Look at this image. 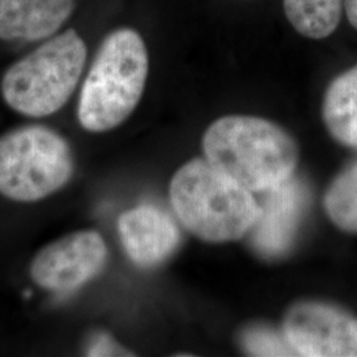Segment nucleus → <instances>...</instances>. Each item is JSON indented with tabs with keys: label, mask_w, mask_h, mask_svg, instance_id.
I'll use <instances>...</instances> for the list:
<instances>
[{
	"label": "nucleus",
	"mask_w": 357,
	"mask_h": 357,
	"mask_svg": "<svg viewBox=\"0 0 357 357\" xmlns=\"http://www.w3.org/2000/svg\"><path fill=\"white\" fill-rule=\"evenodd\" d=\"M206 160L253 193L268 191L293 176L298 147L274 122L249 115L217 119L203 139Z\"/></svg>",
	"instance_id": "f257e3e1"
},
{
	"label": "nucleus",
	"mask_w": 357,
	"mask_h": 357,
	"mask_svg": "<svg viewBox=\"0 0 357 357\" xmlns=\"http://www.w3.org/2000/svg\"><path fill=\"white\" fill-rule=\"evenodd\" d=\"M169 199L183 225L208 243L241 238L259 216L253 192L202 159L184 165L175 174Z\"/></svg>",
	"instance_id": "7ed1b4c3"
},
{
	"label": "nucleus",
	"mask_w": 357,
	"mask_h": 357,
	"mask_svg": "<svg viewBox=\"0 0 357 357\" xmlns=\"http://www.w3.org/2000/svg\"><path fill=\"white\" fill-rule=\"evenodd\" d=\"M107 259L100 233L81 230L43 248L31 264L32 280L53 293H70L97 277Z\"/></svg>",
	"instance_id": "0eeeda50"
},
{
	"label": "nucleus",
	"mask_w": 357,
	"mask_h": 357,
	"mask_svg": "<svg viewBox=\"0 0 357 357\" xmlns=\"http://www.w3.org/2000/svg\"><path fill=\"white\" fill-rule=\"evenodd\" d=\"M344 11L349 24L357 31V0H344Z\"/></svg>",
	"instance_id": "dca6fc26"
},
{
	"label": "nucleus",
	"mask_w": 357,
	"mask_h": 357,
	"mask_svg": "<svg viewBox=\"0 0 357 357\" xmlns=\"http://www.w3.org/2000/svg\"><path fill=\"white\" fill-rule=\"evenodd\" d=\"M75 0H0V38L36 41L57 32Z\"/></svg>",
	"instance_id": "9d476101"
},
{
	"label": "nucleus",
	"mask_w": 357,
	"mask_h": 357,
	"mask_svg": "<svg viewBox=\"0 0 357 357\" xmlns=\"http://www.w3.org/2000/svg\"><path fill=\"white\" fill-rule=\"evenodd\" d=\"M88 50L75 29L50 38L8 68L1 94L15 112L43 118L59 112L76 89Z\"/></svg>",
	"instance_id": "20e7f679"
},
{
	"label": "nucleus",
	"mask_w": 357,
	"mask_h": 357,
	"mask_svg": "<svg viewBox=\"0 0 357 357\" xmlns=\"http://www.w3.org/2000/svg\"><path fill=\"white\" fill-rule=\"evenodd\" d=\"M259 216L250 229L255 250L264 257H278L291 246L306 212L310 192L299 178H291L261 193Z\"/></svg>",
	"instance_id": "6e6552de"
},
{
	"label": "nucleus",
	"mask_w": 357,
	"mask_h": 357,
	"mask_svg": "<svg viewBox=\"0 0 357 357\" xmlns=\"http://www.w3.org/2000/svg\"><path fill=\"white\" fill-rule=\"evenodd\" d=\"M283 332L298 356L357 357V318L331 303L295 305Z\"/></svg>",
	"instance_id": "423d86ee"
},
{
	"label": "nucleus",
	"mask_w": 357,
	"mask_h": 357,
	"mask_svg": "<svg viewBox=\"0 0 357 357\" xmlns=\"http://www.w3.org/2000/svg\"><path fill=\"white\" fill-rule=\"evenodd\" d=\"M243 349L252 356H298L284 332L257 326L243 332Z\"/></svg>",
	"instance_id": "4468645a"
},
{
	"label": "nucleus",
	"mask_w": 357,
	"mask_h": 357,
	"mask_svg": "<svg viewBox=\"0 0 357 357\" xmlns=\"http://www.w3.org/2000/svg\"><path fill=\"white\" fill-rule=\"evenodd\" d=\"M324 209L339 229L357 233V160L333 178L324 196Z\"/></svg>",
	"instance_id": "ddd939ff"
},
{
	"label": "nucleus",
	"mask_w": 357,
	"mask_h": 357,
	"mask_svg": "<svg viewBox=\"0 0 357 357\" xmlns=\"http://www.w3.org/2000/svg\"><path fill=\"white\" fill-rule=\"evenodd\" d=\"M85 352V355L90 357L132 356V354L118 344L110 335L103 332L96 333L90 337Z\"/></svg>",
	"instance_id": "2eb2a0df"
},
{
	"label": "nucleus",
	"mask_w": 357,
	"mask_h": 357,
	"mask_svg": "<svg viewBox=\"0 0 357 357\" xmlns=\"http://www.w3.org/2000/svg\"><path fill=\"white\" fill-rule=\"evenodd\" d=\"M321 115L330 135L349 149H357V64L330 82Z\"/></svg>",
	"instance_id": "9b49d317"
},
{
	"label": "nucleus",
	"mask_w": 357,
	"mask_h": 357,
	"mask_svg": "<svg viewBox=\"0 0 357 357\" xmlns=\"http://www.w3.org/2000/svg\"><path fill=\"white\" fill-rule=\"evenodd\" d=\"M75 171L69 143L44 126L15 128L0 137V195L33 203L60 191Z\"/></svg>",
	"instance_id": "39448f33"
},
{
	"label": "nucleus",
	"mask_w": 357,
	"mask_h": 357,
	"mask_svg": "<svg viewBox=\"0 0 357 357\" xmlns=\"http://www.w3.org/2000/svg\"><path fill=\"white\" fill-rule=\"evenodd\" d=\"M121 241L128 257L139 266H153L178 248L180 233L175 221L153 205H141L118 220Z\"/></svg>",
	"instance_id": "1a4fd4ad"
},
{
	"label": "nucleus",
	"mask_w": 357,
	"mask_h": 357,
	"mask_svg": "<svg viewBox=\"0 0 357 357\" xmlns=\"http://www.w3.org/2000/svg\"><path fill=\"white\" fill-rule=\"evenodd\" d=\"M147 76L149 53L139 32L125 26L109 33L81 90L79 125L90 132L118 128L141 101Z\"/></svg>",
	"instance_id": "f03ea898"
},
{
	"label": "nucleus",
	"mask_w": 357,
	"mask_h": 357,
	"mask_svg": "<svg viewBox=\"0 0 357 357\" xmlns=\"http://www.w3.org/2000/svg\"><path fill=\"white\" fill-rule=\"evenodd\" d=\"M283 10L301 36L323 40L340 24L344 0H283Z\"/></svg>",
	"instance_id": "f8f14e48"
}]
</instances>
